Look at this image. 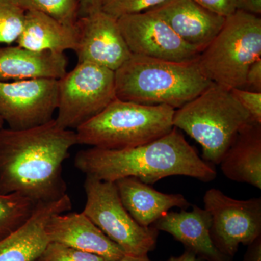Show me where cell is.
I'll use <instances>...</instances> for the list:
<instances>
[{
    "instance_id": "cell-18",
    "label": "cell",
    "mask_w": 261,
    "mask_h": 261,
    "mask_svg": "<svg viewBox=\"0 0 261 261\" xmlns=\"http://www.w3.org/2000/svg\"><path fill=\"white\" fill-rule=\"evenodd\" d=\"M123 206L143 227L152 226L173 207L187 209L190 203L181 194H166L134 177L115 181Z\"/></svg>"
},
{
    "instance_id": "cell-17",
    "label": "cell",
    "mask_w": 261,
    "mask_h": 261,
    "mask_svg": "<svg viewBox=\"0 0 261 261\" xmlns=\"http://www.w3.org/2000/svg\"><path fill=\"white\" fill-rule=\"evenodd\" d=\"M68 63L64 53L33 51L19 46L0 47V82L59 80L67 73Z\"/></svg>"
},
{
    "instance_id": "cell-24",
    "label": "cell",
    "mask_w": 261,
    "mask_h": 261,
    "mask_svg": "<svg viewBox=\"0 0 261 261\" xmlns=\"http://www.w3.org/2000/svg\"><path fill=\"white\" fill-rule=\"evenodd\" d=\"M166 0H102L101 11L118 20L126 15L145 13Z\"/></svg>"
},
{
    "instance_id": "cell-15",
    "label": "cell",
    "mask_w": 261,
    "mask_h": 261,
    "mask_svg": "<svg viewBox=\"0 0 261 261\" xmlns=\"http://www.w3.org/2000/svg\"><path fill=\"white\" fill-rule=\"evenodd\" d=\"M72 202L66 195L59 200L38 202L28 221L0 240V261H36L49 240L46 226L51 216L71 210Z\"/></svg>"
},
{
    "instance_id": "cell-4",
    "label": "cell",
    "mask_w": 261,
    "mask_h": 261,
    "mask_svg": "<svg viewBox=\"0 0 261 261\" xmlns=\"http://www.w3.org/2000/svg\"><path fill=\"white\" fill-rule=\"evenodd\" d=\"M251 121L230 89L212 82L195 99L175 110L173 127L186 132L202 149V160L219 165L239 132Z\"/></svg>"
},
{
    "instance_id": "cell-29",
    "label": "cell",
    "mask_w": 261,
    "mask_h": 261,
    "mask_svg": "<svg viewBox=\"0 0 261 261\" xmlns=\"http://www.w3.org/2000/svg\"><path fill=\"white\" fill-rule=\"evenodd\" d=\"M102 0H80V18L101 11Z\"/></svg>"
},
{
    "instance_id": "cell-33",
    "label": "cell",
    "mask_w": 261,
    "mask_h": 261,
    "mask_svg": "<svg viewBox=\"0 0 261 261\" xmlns=\"http://www.w3.org/2000/svg\"><path fill=\"white\" fill-rule=\"evenodd\" d=\"M117 261H151L148 255H142V256H136V255H128L125 254L121 259Z\"/></svg>"
},
{
    "instance_id": "cell-23",
    "label": "cell",
    "mask_w": 261,
    "mask_h": 261,
    "mask_svg": "<svg viewBox=\"0 0 261 261\" xmlns=\"http://www.w3.org/2000/svg\"><path fill=\"white\" fill-rule=\"evenodd\" d=\"M25 11L15 0H0V44L12 45L23 30Z\"/></svg>"
},
{
    "instance_id": "cell-10",
    "label": "cell",
    "mask_w": 261,
    "mask_h": 261,
    "mask_svg": "<svg viewBox=\"0 0 261 261\" xmlns=\"http://www.w3.org/2000/svg\"><path fill=\"white\" fill-rule=\"evenodd\" d=\"M58 80L37 79L0 82V118L13 130H25L54 119Z\"/></svg>"
},
{
    "instance_id": "cell-16",
    "label": "cell",
    "mask_w": 261,
    "mask_h": 261,
    "mask_svg": "<svg viewBox=\"0 0 261 261\" xmlns=\"http://www.w3.org/2000/svg\"><path fill=\"white\" fill-rule=\"evenodd\" d=\"M152 226L165 231L183 244L204 261H231L221 254L211 240V216L205 208L192 206L191 211L181 209L180 212H167Z\"/></svg>"
},
{
    "instance_id": "cell-25",
    "label": "cell",
    "mask_w": 261,
    "mask_h": 261,
    "mask_svg": "<svg viewBox=\"0 0 261 261\" xmlns=\"http://www.w3.org/2000/svg\"><path fill=\"white\" fill-rule=\"evenodd\" d=\"M36 261H106L95 254L82 251L63 245L49 242Z\"/></svg>"
},
{
    "instance_id": "cell-30",
    "label": "cell",
    "mask_w": 261,
    "mask_h": 261,
    "mask_svg": "<svg viewBox=\"0 0 261 261\" xmlns=\"http://www.w3.org/2000/svg\"><path fill=\"white\" fill-rule=\"evenodd\" d=\"M238 10L260 16L261 0H238Z\"/></svg>"
},
{
    "instance_id": "cell-22",
    "label": "cell",
    "mask_w": 261,
    "mask_h": 261,
    "mask_svg": "<svg viewBox=\"0 0 261 261\" xmlns=\"http://www.w3.org/2000/svg\"><path fill=\"white\" fill-rule=\"evenodd\" d=\"M24 11H35L60 23L75 25L80 18V0H15Z\"/></svg>"
},
{
    "instance_id": "cell-12",
    "label": "cell",
    "mask_w": 261,
    "mask_h": 261,
    "mask_svg": "<svg viewBox=\"0 0 261 261\" xmlns=\"http://www.w3.org/2000/svg\"><path fill=\"white\" fill-rule=\"evenodd\" d=\"M78 63H93L116 71L132 56L118 27V20L97 12L79 18Z\"/></svg>"
},
{
    "instance_id": "cell-7",
    "label": "cell",
    "mask_w": 261,
    "mask_h": 261,
    "mask_svg": "<svg viewBox=\"0 0 261 261\" xmlns=\"http://www.w3.org/2000/svg\"><path fill=\"white\" fill-rule=\"evenodd\" d=\"M87 202L84 213L108 238L125 253L142 256L152 252L159 231L143 227L122 203L115 182L101 181L87 176L84 184Z\"/></svg>"
},
{
    "instance_id": "cell-13",
    "label": "cell",
    "mask_w": 261,
    "mask_h": 261,
    "mask_svg": "<svg viewBox=\"0 0 261 261\" xmlns=\"http://www.w3.org/2000/svg\"><path fill=\"white\" fill-rule=\"evenodd\" d=\"M147 12L162 19L178 37L200 53L214 40L226 20L195 0H166Z\"/></svg>"
},
{
    "instance_id": "cell-2",
    "label": "cell",
    "mask_w": 261,
    "mask_h": 261,
    "mask_svg": "<svg viewBox=\"0 0 261 261\" xmlns=\"http://www.w3.org/2000/svg\"><path fill=\"white\" fill-rule=\"evenodd\" d=\"M74 164L86 176L105 181L134 177L149 185L168 176H185L210 182L217 176L175 127L168 135L132 148L81 150Z\"/></svg>"
},
{
    "instance_id": "cell-6",
    "label": "cell",
    "mask_w": 261,
    "mask_h": 261,
    "mask_svg": "<svg viewBox=\"0 0 261 261\" xmlns=\"http://www.w3.org/2000/svg\"><path fill=\"white\" fill-rule=\"evenodd\" d=\"M260 58V17L237 10L196 63L206 79L231 90L246 88L249 68Z\"/></svg>"
},
{
    "instance_id": "cell-31",
    "label": "cell",
    "mask_w": 261,
    "mask_h": 261,
    "mask_svg": "<svg viewBox=\"0 0 261 261\" xmlns=\"http://www.w3.org/2000/svg\"><path fill=\"white\" fill-rule=\"evenodd\" d=\"M243 261H261V236L247 245Z\"/></svg>"
},
{
    "instance_id": "cell-34",
    "label": "cell",
    "mask_w": 261,
    "mask_h": 261,
    "mask_svg": "<svg viewBox=\"0 0 261 261\" xmlns=\"http://www.w3.org/2000/svg\"><path fill=\"white\" fill-rule=\"evenodd\" d=\"M4 121H3V120L0 118V129H2V128H3V125H4Z\"/></svg>"
},
{
    "instance_id": "cell-5",
    "label": "cell",
    "mask_w": 261,
    "mask_h": 261,
    "mask_svg": "<svg viewBox=\"0 0 261 261\" xmlns=\"http://www.w3.org/2000/svg\"><path fill=\"white\" fill-rule=\"evenodd\" d=\"M174 113L166 105L145 106L116 98L75 129L77 142L111 150L145 145L172 130Z\"/></svg>"
},
{
    "instance_id": "cell-32",
    "label": "cell",
    "mask_w": 261,
    "mask_h": 261,
    "mask_svg": "<svg viewBox=\"0 0 261 261\" xmlns=\"http://www.w3.org/2000/svg\"><path fill=\"white\" fill-rule=\"evenodd\" d=\"M166 261H204L190 250H185L179 256H172Z\"/></svg>"
},
{
    "instance_id": "cell-8",
    "label": "cell",
    "mask_w": 261,
    "mask_h": 261,
    "mask_svg": "<svg viewBox=\"0 0 261 261\" xmlns=\"http://www.w3.org/2000/svg\"><path fill=\"white\" fill-rule=\"evenodd\" d=\"M115 71L93 64L78 63L58 80L57 124L76 129L102 112L116 99Z\"/></svg>"
},
{
    "instance_id": "cell-3",
    "label": "cell",
    "mask_w": 261,
    "mask_h": 261,
    "mask_svg": "<svg viewBox=\"0 0 261 261\" xmlns=\"http://www.w3.org/2000/svg\"><path fill=\"white\" fill-rule=\"evenodd\" d=\"M116 98L145 105H166L178 109L200 95L212 83L196 62L176 63L132 55L115 71Z\"/></svg>"
},
{
    "instance_id": "cell-1",
    "label": "cell",
    "mask_w": 261,
    "mask_h": 261,
    "mask_svg": "<svg viewBox=\"0 0 261 261\" xmlns=\"http://www.w3.org/2000/svg\"><path fill=\"white\" fill-rule=\"evenodd\" d=\"M78 145L75 130L53 119L25 130L0 129V193H20L36 202L67 195L63 162Z\"/></svg>"
},
{
    "instance_id": "cell-9",
    "label": "cell",
    "mask_w": 261,
    "mask_h": 261,
    "mask_svg": "<svg viewBox=\"0 0 261 261\" xmlns=\"http://www.w3.org/2000/svg\"><path fill=\"white\" fill-rule=\"evenodd\" d=\"M203 200L211 216V240L225 256L232 258L240 245L247 246L261 236L260 197L236 200L212 188Z\"/></svg>"
},
{
    "instance_id": "cell-20",
    "label": "cell",
    "mask_w": 261,
    "mask_h": 261,
    "mask_svg": "<svg viewBox=\"0 0 261 261\" xmlns=\"http://www.w3.org/2000/svg\"><path fill=\"white\" fill-rule=\"evenodd\" d=\"M78 38L76 25H65L42 13L27 11L16 42L19 47L30 50L64 53L68 49L75 50Z\"/></svg>"
},
{
    "instance_id": "cell-21",
    "label": "cell",
    "mask_w": 261,
    "mask_h": 261,
    "mask_svg": "<svg viewBox=\"0 0 261 261\" xmlns=\"http://www.w3.org/2000/svg\"><path fill=\"white\" fill-rule=\"evenodd\" d=\"M37 202L20 193H0V240L14 232L32 215Z\"/></svg>"
},
{
    "instance_id": "cell-28",
    "label": "cell",
    "mask_w": 261,
    "mask_h": 261,
    "mask_svg": "<svg viewBox=\"0 0 261 261\" xmlns=\"http://www.w3.org/2000/svg\"><path fill=\"white\" fill-rule=\"evenodd\" d=\"M247 90L261 92V58L254 62L247 71Z\"/></svg>"
},
{
    "instance_id": "cell-14",
    "label": "cell",
    "mask_w": 261,
    "mask_h": 261,
    "mask_svg": "<svg viewBox=\"0 0 261 261\" xmlns=\"http://www.w3.org/2000/svg\"><path fill=\"white\" fill-rule=\"evenodd\" d=\"M46 233L49 242L95 254L106 261L118 260L126 254L83 212L54 215L48 221Z\"/></svg>"
},
{
    "instance_id": "cell-11",
    "label": "cell",
    "mask_w": 261,
    "mask_h": 261,
    "mask_svg": "<svg viewBox=\"0 0 261 261\" xmlns=\"http://www.w3.org/2000/svg\"><path fill=\"white\" fill-rule=\"evenodd\" d=\"M118 23L132 55L176 63H193L200 56L198 49L149 12L121 17Z\"/></svg>"
},
{
    "instance_id": "cell-19",
    "label": "cell",
    "mask_w": 261,
    "mask_h": 261,
    "mask_svg": "<svg viewBox=\"0 0 261 261\" xmlns=\"http://www.w3.org/2000/svg\"><path fill=\"white\" fill-rule=\"evenodd\" d=\"M221 170L231 181L261 189V123L250 121L239 132L221 160Z\"/></svg>"
},
{
    "instance_id": "cell-27",
    "label": "cell",
    "mask_w": 261,
    "mask_h": 261,
    "mask_svg": "<svg viewBox=\"0 0 261 261\" xmlns=\"http://www.w3.org/2000/svg\"><path fill=\"white\" fill-rule=\"evenodd\" d=\"M206 10L227 18L238 10V0H195Z\"/></svg>"
},
{
    "instance_id": "cell-26",
    "label": "cell",
    "mask_w": 261,
    "mask_h": 261,
    "mask_svg": "<svg viewBox=\"0 0 261 261\" xmlns=\"http://www.w3.org/2000/svg\"><path fill=\"white\" fill-rule=\"evenodd\" d=\"M231 91L248 112L251 121L261 123V92L243 89H232Z\"/></svg>"
}]
</instances>
